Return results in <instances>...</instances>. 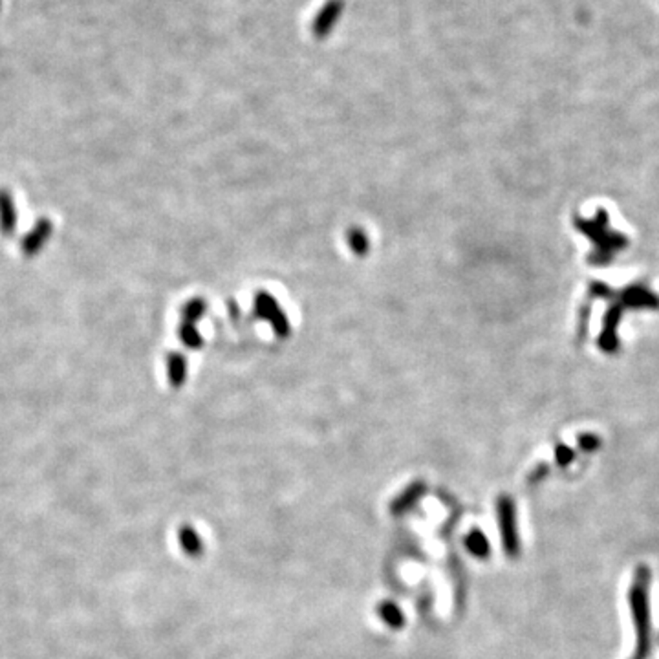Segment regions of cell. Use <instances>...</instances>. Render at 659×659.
<instances>
[{"instance_id": "obj_1", "label": "cell", "mask_w": 659, "mask_h": 659, "mask_svg": "<svg viewBox=\"0 0 659 659\" xmlns=\"http://www.w3.org/2000/svg\"><path fill=\"white\" fill-rule=\"evenodd\" d=\"M52 231H54V225H52L49 218L42 216V218L37 220V224L33 225L32 231H30L23 240L24 256H30V259H32V256L39 255L42 247L48 244L49 237H52Z\"/></svg>"}, {"instance_id": "obj_2", "label": "cell", "mask_w": 659, "mask_h": 659, "mask_svg": "<svg viewBox=\"0 0 659 659\" xmlns=\"http://www.w3.org/2000/svg\"><path fill=\"white\" fill-rule=\"evenodd\" d=\"M18 213L15 200L8 189H0V233L4 237H13L17 231Z\"/></svg>"}, {"instance_id": "obj_3", "label": "cell", "mask_w": 659, "mask_h": 659, "mask_svg": "<svg viewBox=\"0 0 659 659\" xmlns=\"http://www.w3.org/2000/svg\"><path fill=\"white\" fill-rule=\"evenodd\" d=\"M513 507L509 500L502 498L500 502H498V518H500V524L504 526L502 535H504V544H506V550L509 553L515 552L516 550V537H515V515H513Z\"/></svg>"}, {"instance_id": "obj_4", "label": "cell", "mask_w": 659, "mask_h": 659, "mask_svg": "<svg viewBox=\"0 0 659 659\" xmlns=\"http://www.w3.org/2000/svg\"><path fill=\"white\" fill-rule=\"evenodd\" d=\"M178 538L179 546H182V550H184L189 557L198 559V557L203 553L202 537L198 535V531L193 526H182L178 531Z\"/></svg>"}, {"instance_id": "obj_5", "label": "cell", "mask_w": 659, "mask_h": 659, "mask_svg": "<svg viewBox=\"0 0 659 659\" xmlns=\"http://www.w3.org/2000/svg\"><path fill=\"white\" fill-rule=\"evenodd\" d=\"M343 9V2L341 0H332V2H328L326 8L321 11V15L315 20V32L317 35H326L330 30L333 28V24L337 23V18L341 15Z\"/></svg>"}, {"instance_id": "obj_6", "label": "cell", "mask_w": 659, "mask_h": 659, "mask_svg": "<svg viewBox=\"0 0 659 659\" xmlns=\"http://www.w3.org/2000/svg\"><path fill=\"white\" fill-rule=\"evenodd\" d=\"M377 614H379V617L392 628H401L405 624V615L403 612H401V608L391 601H385L377 606Z\"/></svg>"}, {"instance_id": "obj_7", "label": "cell", "mask_w": 659, "mask_h": 659, "mask_svg": "<svg viewBox=\"0 0 659 659\" xmlns=\"http://www.w3.org/2000/svg\"><path fill=\"white\" fill-rule=\"evenodd\" d=\"M423 493V485H412V487H408L401 497L392 504V511H396L398 515H401L403 511H407L408 507H412L414 504L420 500V494Z\"/></svg>"}, {"instance_id": "obj_8", "label": "cell", "mask_w": 659, "mask_h": 659, "mask_svg": "<svg viewBox=\"0 0 659 659\" xmlns=\"http://www.w3.org/2000/svg\"><path fill=\"white\" fill-rule=\"evenodd\" d=\"M465 546H467V550H469V552H471L475 557H478V559H485L489 553L487 538H485V535L482 533V531H478V529H475L471 535H467Z\"/></svg>"}, {"instance_id": "obj_9", "label": "cell", "mask_w": 659, "mask_h": 659, "mask_svg": "<svg viewBox=\"0 0 659 659\" xmlns=\"http://www.w3.org/2000/svg\"><path fill=\"white\" fill-rule=\"evenodd\" d=\"M169 377H171L172 386H179L184 383L185 361L176 354H172L171 357H169Z\"/></svg>"}]
</instances>
